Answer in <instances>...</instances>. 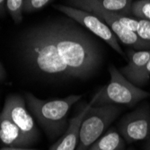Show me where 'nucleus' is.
<instances>
[{
	"instance_id": "obj_1",
	"label": "nucleus",
	"mask_w": 150,
	"mask_h": 150,
	"mask_svg": "<svg viewBox=\"0 0 150 150\" xmlns=\"http://www.w3.org/2000/svg\"><path fill=\"white\" fill-rule=\"evenodd\" d=\"M45 26L73 77L87 78L99 69L102 53L96 43L83 31L67 23L54 22Z\"/></svg>"
},
{
	"instance_id": "obj_2",
	"label": "nucleus",
	"mask_w": 150,
	"mask_h": 150,
	"mask_svg": "<svg viewBox=\"0 0 150 150\" xmlns=\"http://www.w3.org/2000/svg\"><path fill=\"white\" fill-rule=\"evenodd\" d=\"M21 53L35 72L48 77L67 79L73 75L59 55L45 24L35 26L21 40Z\"/></svg>"
},
{
	"instance_id": "obj_3",
	"label": "nucleus",
	"mask_w": 150,
	"mask_h": 150,
	"mask_svg": "<svg viewBox=\"0 0 150 150\" xmlns=\"http://www.w3.org/2000/svg\"><path fill=\"white\" fill-rule=\"evenodd\" d=\"M81 97L82 95L71 94L60 99L42 100L31 93L24 94L30 112L50 139L66 131L69 126L67 115L69 110Z\"/></svg>"
},
{
	"instance_id": "obj_4",
	"label": "nucleus",
	"mask_w": 150,
	"mask_h": 150,
	"mask_svg": "<svg viewBox=\"0 0 150 150\" xmlns=\"http://www.w3.org/2000/svg\"><path fill=\"white\" fill-rule=\"evenodd\" d=\"M109 72L110 82L93 95L91 100L93 106L112 104L133 107L149 96L146 91L131 83L114 66L110 67Z\"/></svg>"
},
{
	"instance_id": "obj_5",
	"label": "nucleus",
	"mask_w": 150,
	"mask_h": 150,
	"mask_svg": "<svg viewBox=\"0 0 150 150\" xmlns=\"http://www.w3.org/2000/svg\"><path fill=\"white\" fill-rule=\"evenodd\" d=\"M122 111L119 105L92 106L82 120L76 150H87L107 130Z\"/></svg>"
},
{
	"instance_id": "obj_6",
	"label": "nucleus",
	"mask_w": 150,
	"mask_h": 150,
	"mask_svg": "<svg viewBox=\"0 0 150 150\" xmlns=\"http://www.w3.org/2000/svg\"><path fill=\"white\" fill-rule=\"evenodd\" d=\"M69 2L71 5L70 6L87 11L101 18L104 23L108 24L118 40L123 44L137 50H149L147 45L138 36L137 33L126 29L118 21V13L108 12L98 4L97 0H69Z\"/></svg>"
},
{
	"instance_id": "obj_7",
	"label": "nucleus",
	"mask_w": 150,
	"mask_h": 150,
	"mask_svg": "<svg viewBox=\"0 0 150 150\" xmlns=\"http://www.w3.org/2000/svg\"><path fill=\"white\" fill-rule=\"evenodd\" d=\"M54 7L59 12L63 13L67 17H69L70 19L87 28L92 33L96 35L98 38L104 40L109 46L117 51L120 55L124 56L123 50L120 45L118 38L112 31V29L108 26V24L104 23L101 18L87 11L76 8L70 6L57 5L54 6Z\"/></svg>"
},
{
	"instance_id": "obj_8",
	"label": "nucleus",
	"mask_w": 150,
	"mask_h": 150,
	"mask_svg": "<svg viewBox=\"0 0 150 150\" xmlns=\"http://www.w3.org/2000/svg\"><path fill=\"white\" fill-rule=\"evenodd\" d=\"M118 129L128 144L146 139L150 135L149 104L144 103L122 117Z\"/></svg>"
},
{
	"instance_id": "obj_9",
	"label": "nucleus",
	"mask_w": 150,
	"mask_h": 150,
	"mask_svg": "<svg viewBox=\"0 0 150 150\" xmlns=\"http://www.w3.org/2000/svg\"><path fill=\"white\" fill-rule=\"evenodd\" d=\"M3 110L10 116L12 120L19 127L30 145L34 143L40 136L33 116L27 110L26 101L17 93L10 94L6 98Z\"/></svg>"
},
{
	"instance_id": "obj_10",
	"label": "nucleus",
	"mask_w": 150,
	"mask_h": 150,
	"mask_svg": "<svg viewBox=\"0 0 150 150\" xmlns=\"http://www.w3.org/2000/svg\"><path fill=\"white\" fill-rule=\"evenodd\" d=\"M93 106L91 102L84 106V108L73 117L67 126L66 131L61 137L54 143L50 150H76L79 141V130L82 120L85 118L89 109Z\"/></svg>"
},
{
	"instance_id": "obj_11",
	"label": "nucleus",
	"mask_w": 150,
	"mask_h": 150,
	"mask_svg": "<svg viewBox=\"0 0 150 150\" xmlns=\"http://www.w3.org/2000/svg\"><path fill=\"white\" fill-rule=\"evenodd\" d=\"M0 140L8 147H22L30 143L6 111L0 112Z\"/></svg>"
},
{
	"instance_id": "obj_12",
	"label": "nucleus",
	"mask_w": 150,
	"mask_h": 150,
	"mask_svg": "<svg viewBox=\"0 0 150 150\" xmlns=\"http://www.w3.org/2000/svg\"><path fill=\"white\" fill-rule=\"evenodd\" d=\"M150 59V50H130L128 52V63L122 67L120 72L127 79L135 85L136 80L144 70Z\"/></svg>"
},
{
	"instance_id": "obj_13",
	"label": "nucleus",
	"mask_w": 150,
	"mask_h": 150,
	"mask_svg": "<svg viewBox=\"0 0 150 150\" xmlns=\"http://www.w3.org/2000/svg\"><path fill=\"white\" fill-rule=\"evenodd\" d=\"M126 141L114 129L106 130L87 150H124Z\"/></svg>"
},
{
	"instance_id": "obj_14",
	"label": "nucleus",
	"mask_w": 150,
	"mask_h": 150,
	"mask_svg": "<svg viewBox=\"0 0 150 150\" xmlns=\"http://www.w3.org/2000/svg\"><path fill=\"white\" fill-rule=\"evenodd\" d=\"M97 2L108 12L124 16L131 13L132 0H97Z\"/></svg>"
},
{
	"instance_id": "obj_15",
	"label": "nucleus",
	"mask_w": 150,
	"mask_h": 150,
	"mask_svg": "<svg viewBox=\"0 0 150 150\" xmlns=\"http://www.w3.org/2000/svg\"><path fill=\"white\" fill-rule=\"evenodd\" d=\"M131 13L139 20L150 22V0H138L133 2Z\"/></svg>"
},
{
	"instance_id": "obj_16",
	"label": "nucleus",
	"mask_w": 150,
	"mask_h": 150,
	"mask_svg": "<svg viewBox=\"0 0 150 150\" xmlns=\"http://www.w3.org/2000/svg\"><path fill=\"white\" fill-rule=\"evenodd\" d=\"M24 0H6V11L16 23L23 20Z\"/></svg>"
},
{
	"instance_id": "obj_17",
	"label": "nucleus",
	"mask_w": 150,
	"mask_h": 150,
	"mask_svg": "<svg viewBox=\"0 0 150 150\" xmlns=\"http://www.w3.org/2000/svg\"><path fill=\"white\" fill-rule=\"evenodd\" d=\"M52 0H24L23 13H31L45 7Z\"/></svg>"
},
{
	"instance_id": "obj_18",
	"label": "nucleus",
	"mask_w": 150,
	"mask_h": 150,
	"mask_svg": "<svg viewBox=\"0 0 150 150\" xmlns=\"http://www.w3.org/2000/svg\"><path fill=\"white\" fill-rule=\"evenodd\" d=\"M137 34L147 45L148 49L150 50V22L149 21L139 20Z\"/></svg>"
},
{
	"instance_id": "obj_19",
	"label": "nucleus",
	"mask_w": 150,
	"mask_h": 150,
	"mask_svg": "<svg viewBox=\"0 0 150 150\" xmlns=\"http://www.w3.org/2000/svg\"><path fill=\"white\" fill-rule=\"evenodd\" d=\"M149 77H150V59L148 60V62H147L146 67L144 69V70L139 76L138 79L136 80L135 85L137 86H139V87L146 85L148 80H149Z\"/></svg>"
},
{
	"instance_id": "obj_20",
	"label": "nucleus",
	"mask_w": 150,
	"mask_h": 150,
	"mask_svg": "<svg viewBox=\"0 0 150 150\" xmlns=\"http://www.w3.org/2000/svg\"><path fill=\"white\" fill-rule=\"evenodd\" d=\"M6 11V0H0V16H4Z\"/></svg>"
},
{
	"instance_id": "obj_21",
	"label": "nucleus",
	"mask_w": 150,
	"mask_h": 150,
	"mask_svg": "<svg viewBox=\"0 0 150 150\" xmlns=\"http://www.w3.org/2000/svg\"><path fill=\"white\" fill-rule=\"evenodd\" d=\"M6 77V72L4 69V67L2 66V64L0 63V81L5 80Z\"/></svg>"
},
{
	"instance_id": "obj_22",
	"label": "nucleus",
	"mask_w": 150,
	"mask_h": 150,
	"mask_svg": "<svg viewBox=\"0 0 150 150\" xmlns=\"http://www.w3.org/2000/svg\"><path fill=\"white\" fill-rule=\"evenodd\" d=\"M0 150H36V149H28V148H23V147H4Z\"/></svg>"
},
{
	"instance_id": "obj_23",
	"label": "nucleus",
	"mask_w": 150,
	"mask_h": 150,
	"mask_svg": "<svg viewBox=\"0 0 150 150\" xmlns=\"http://www.w3.org/2000/svg\"><path fill=\"white\" fill-rule=\"evenodd\" d=\"M145 150H150V135L146 139V142L145 144Z\"/></svg>"
}]
</instances>
